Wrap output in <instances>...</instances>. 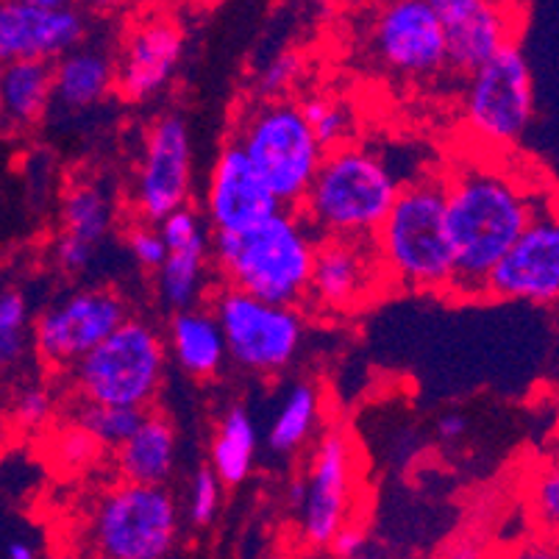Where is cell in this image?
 <instances>
[{
    "label": "cell",
    "instance_id": "obj_1",
    "mask_svg": "<svg viewBox=\"0 0 559 559\" xmlns=\"http://www.w3.org/2000/svg\"><path fill=\"white\" fill-rule=\"evenodd\" d=\"M445 195L456 257L451 296L485 298L492 271L532 226L546 195L487 165H465L445 176Z\"/></svg>",
    "mask_w": 559,
    "mask_h": 559
},
{
    "label": "cell",
    "instance_id": "obj_2",
    "mask_svg": "<svg viewBox=\"0 0 559 559\" xmlns=\"http://www.w3.org/2000/svg\"><path fill=\"white\" fill-rule=\"evenodd\" d=\"M318 234L301 212H278L246 234H215L212 251L228 287L276 307H301L312 284Z\"/></svg>",
    "mask_w": 559,
    "mask_h": 559
},
{
    "label": "cell",
    "instance_id": "obj_3",
    "mask_svg": "<svg viewBox=\"0 0 559 559\" xmlns=\"http://www.w3.org/2000/svg\"><path fill=\"white\" fill-rule=\"evenodd\" d=\"M376 251L390 284L418 293H451L456 257L445 176H424L404 185L393 212L376 234Z\"/></svg>",
    "mask_w": 559,
    "mask_h": 559
},
{
    "label": "cell",
    "instance_id": "obj_4",
    "mask_svg": "<svg viewBox=\"0 0 559 559\" xmlns=\"http://www.w3.org/2000/svg\"><path fill=\"white\" fill-rule=\"evenodd\" d=\"M401 190L404 185L388 162L376 151L348 142L329 151L298 212L318 240H376Z\"/></svg>",
    "mask_w": 559,
    "mask_h": 559
},
{
    "label": "cell",
    "instance_id": "obj_5",
    "mask_svg": "<svg viewBox=\"0 0 559 559\" xmlns=\"http://www.w3.org/2000/svg\"><path fill=\"white\" fill-rule=\"evenodd\" d=\"M284 210L298 212L329 151L314 136L298 100H262L242 111L231 136Z\"/></svg>",
    "mask_w": 559,
    "mask_h": 559
},
{
    "label": "cell",
    "instance_id": "obj_6",
    "mask_svg": "<svg viewBox=\"0 0 559 559\" xmlns=\"http://www.w3.org/2000/svg\"><path fill=\"white\" fill-rule=\"evenodd\" d=\"M179 540V504L167 487L117 481L81 526L84 559H167Z\"/></svg>",
    "mask_w": 559,
    "mask_h": 559
},
{
    "label": "cell",
    "instance_id": "obj_7",
    "mask_svg": "<svg viewBox=\"0 0 559 559\" xmlns=\"http://www.w3.org/2000/svg\"><path fill=\"white\" fill-rule=\"evenodd\" d=\"M165 362L162 334L145 320L129 318L70 370V379L84 404L148 412L165 379Z\"/></svg>",
    "mask_w": 559,
    "mask_h": 559
},
{
    "label": "cell",
    "instance_id": "obj_8",
    "mask_svg": "<svg viewBox=\"0 0 559 559\" xmlns=\"http://www.w3.org/2000/svg\"><path fill=\"white\" fill-rule=\"evenodd\" d=\"M212 312L226 334L228 359L251 373H282L301 350L304 318L296 307L259 301L223 284L212 298Z\"/></svg>",
    "mask_w": 559,
    "mask_h": 559
},
{
    "label": "cell",
    "instance_id": "obj_9",
    "mask_svg": "<svg viewBox=\"0 0 559 559\" xmlns=\"http://www.w3.org/2000/svg\"><path fill=\"white\" fill-rule=\"evenodd\" d=\"M535 115V79L521 45L498 53L467 79V131L490 148H507L523 136Z\"/></svg>",
    "mask_w": 559,
    "mask_h": 559
},
{
    "label": "cell",
    "instance_id": "obj_10",
    "mask_svg": "<svg viewBox=\"0 0 559 559\" xmlns=\"http://www.w3.org/2000/svg\"><path fill=\"white\" fill-rule=\"evenodd\" d=\"M368 48L399 79H435L449 68V43L435 0H395L376 9Z\"/></svg>",
    "mask_w": 559,
    "mask_h": 559
},
{
    "label": "cell",
    "instance_id": "obj_11",
    "mask_svg": "<svg viewBox=\"0 0 559 559\" xmlns=\"http://www.w3.org/2000/svg\"><path fill=\"white\" fill-rule=\"evenodd\" d=\"M129 320L126 301L111 289H75L43 309L34 323V345L50 368L73 370L86 354L111 337Z\"/></svg>",
    "mask_w": 559,
    "mask_h": 559
},
{
    "label": "cell",
    "instance_id": "obj_12",
    "mask_svg": "<svg viewBox=\"0 0 559 559\" xmlns=\"http://www.w3.org/2000/svg\"><path fill=\"white\" fill-rule=\"evenodd\" d=\"M192 187V145L185 117L167 111L145 134L134 179V206L142 223L159 226L185 210Z\"/></svg>",
    "mask_w": 559,
    "mask_h": 559
},
{
    "label": "cell",
    "instance_id": "obj_13",
    "mask_svg": "<svg viewBox=\"0 0 559 559\" xmlns=\"http://www.w3.org/2000/svg\"><path fill=\"white\" fill-rule=\"evenodd\" d=\"M90 20L62 0H3L0 3V56L3 62L56 64L84 48Z\"/></svg>",
    "mask_w": 559,
    "mask_h": 559
},
{
    "label": "cell",
    "instance_id": "obj_14",
    "mask_svg": "<svg viewBox=\"0 0 559 559\" xmlns=\"http://www.w3.org/2000/svg\"><path fill=\"white\" fill-rule=\"evenodd\" d=\"M487 298L526 301L535 307L559 304V210L548 195L543 198L532 226L492 271Z\"/></svg>",
    "mask_w": 559,
    "mask_h": 559
},
{
    "label": "cell",
    "instance_id": "obj_15",
    "mask_svg": "<svg viewBox=\"0 0 559 559\" xmlns=\"http://www.w3.org/2000/svg\"><path fill=\"white\" fill-rule=\"evenodd\" d=\"M203 210L215 234H246L276 217L284 206L264 185L246 151L228 140L212 165Z\"/></svg>",
    "mask_w": 559,
    "mask_h": 559
},
{
    "label": "cell",
    "instance_id": "obj_16",
    "mask_svg": "<svg viewBox=\"0 0 559 559\" xmlns=\"http://www.w3.org/2000/svg\"><path fill=\"white\" fill-rule=\"evenodd\" d=\"M388 282L376 240H320L307 304L329 314L365 307Z\"/></svg>",
    "mask_w": 559,
    "mask_h": 559
},
{
    "label": "cell",
    "instance_id": "obj_17",
    "mask_svg": "<svg viewBox=\"0 0 559 559\" xmlns=\"http://www.w3.org/2000/svg\"><path fill=\"white\" fill-rule=\"evenodd\" d=\"M354 492V451L343 431H329L314 449L307 474L301 535L312 548H329L348 526Z\"/></svg>",
    "mask_w": 559,
    "mask_h": 559
},
{
    "label": "cell",
    "instance_id": "obj_18",
    "mask_svg": "<svg viewBox=\"0 0 559 559\" xmlns=\"http://www.w3.org/2000/svg\"><path fill=\"white\" fill-rule=\"evenodd\" d=\"M440 23L449 43V68L471 75L490 64L498 53L512 48L521 17L512 7L487 3V0H435Z\"/></svg>",
    "mask_w": 559,
    "mask_h": 559
},
{
    "label": "cell",
    "instance_id": "obj_19",
    "mask_svg": "<svg viewBox=\"0 0 559 559\" xmlns=\"http://www.w3.org/2000/svg\"><path fill=\"white\" fill-rule=\"evenodd\" d=\"M185 56V32L179 20L151 14L140 20L126 37L117 59V90L126 100H151L173 81Z\"/></svg>",
    "mask_w": 559,
    "mask_h": 559
},
{
    "label": "cell",
    "instance_id": "obj_20",
    "mask_svg": "<svg viewBox=\"0 0 559 559\" xmlns=\"http://www.w3.org/2000/svg\"><path fill=\"white\" fill-rule=\"evenodd\" d=\"M176 429L159 412H148L145 424L129 443L115 451V467L120 481L145 487H167L176 471Z\"/></svg>",
    "mask_w": 559,
    "mask_h": 559
},
{
    "label": "cell",
    "instance_id": "obj_21",
    "mask_svg": "<svg viewBox=\"0 0 559 559\" xmlns=\"http://www.w3.org/2000/svg\"><path fill=\"white\" fill-rule=\"evenodd\" d=\"M170 350L176 362L195 379H210L223 368L228 357L226 334L212 309H187L170 320Z\"/></svg>",
    "mask_w": 559,
    "mask_h": 559
},
{
    "label": "cell",
    "instance_id": "obj_22",
    "mask_svg": "<svg viewBox=\"0 0 559 559\" xmlns=\"http://www.w3.org/2000/svg\"><path fill=\"white\" fill-rule=\"evenodd\" d=\"M117 86V62L100 48H79L53 64V100L70 111L93 109Z\"/></svg>",
    "mask_w": 559,
    "mask_h": 559
},
{
    "label": "cell",
    "instance_id": "obj_23",
    "mask_svg": "<svg viewBox=\"0 0 559 559\" xmlns=\"http://www.w3.org/2000/svg\"><path fill=\"white\" fill-rule=\"evenodd\" d=\"M259 435L251 412L242 404H231L223 412L210 451V467L226 487H237L251 476L257 460Z\"/></svg>",
    "mask_w": 559,
    "mask_h": 559
},
{
    "label": "cell",
    "instance_id": "obj_24",
    "mask_svg": "<svg viewBox=\"0 0 559 559\" xmlns=\"http://www.w3.org/2000/svg\"><path fill=\"white\" fill-rule=\"evenodd\" d=\"M3 115L12 126L39 123L53 100V64L48 62H9L0 75Z\"/></svg>",
    "mask_w": 559,
    "mask_h": 559
},
{
    "label": "cell",
    "instance_id": "obj_25",
    "mask_svg": "<svg viewBox=\"0 0 559 559\" xmlns=\"http://www.w3.org/2000/svg\"><path fill=\"white\" fill-rule=\"evenodd\" d=\"M320 420V390L312 381H298L284 395L267 431V449L273 454H296L312 440Z\"/></svg>",
    "mask_w": 559,
    "mask_h": 559
},
{
    "label": "cell",
    "instance_id": "obj_26",
    "mask_svg": "<svg viewBox=\"0 0 559 559\" xmlns=\"http://www.w3.org/2000/svg\"><path fill=\"white\" fill-rule=\"evenodd\" d=\"M206 257H210L206 234L170 251L165 267L159 271V296L173 312H187L198 307L203 278H206Z\"/></svg>",
    "mask_w": 559,
    "mask_h": 559
},
{
    "label": "cell",
    "instance_id": "obj_27",
    "mask_svg": "<svg viewBox=\"0 0 559 559\" xmlns=\"http://www.w3.org/2000/svg\"><path fill=\"white\" fill-rule=\"evenodd\" d=\"M111 228V201L95 181H75L62 198V234L98 248Z\"/></svg>",
    "mask_w": 559,
    "mask_h": 559
},
{
    "label": "cell",
    "instance_id": "obj_28",
    "mask_svg": "<svg viewBox=\"0 0 559 559\" xmlns=\"http://www.w3.org/2000/svg\"><path fill=\"white\" fill-rule=\"evenodd\" d=\"M298 104H301L304 117L312 126L314 136H318L323 148L334 151L348 145L350 136H354V129H357L354 109L348 106V100L329 93H312L298 100Z\"/></svg>",
    "mask_w": 559,
    "mask_h": 559
},
{
    "label": "cell",
    "instance_id": "obj_29",
    "mask_svg": "<svg viewBox=\"0 0 559 559\" xmlns=\"http://www.w3.org/2000/svg\"><path fill=\"white\" fill-rule=\"evenodd\" d=\"M148 418V412L142 409H126V406H100V404H84L75 412V426L95 437V443L100 449H120L129 443L136 435L142 424Z\"/></svg>",
    "mask_w": 559,
    "mask_h": 559
},
{
    "label": "cell",
    "instance_id": "obj_30",
    "mask_svg": "<svg viewBox=\"0 0 559 559\" xmlns=\"http://www.w3.org/2000/svg\"><path fill=\"white\" fill-rule=\"evenodd\" d=\"M528 512H532V521L540 535L559 537V440L532 471Z\"/></svg>",
    "mask_w": 559,
    "mask_h": 559
},
{
    "label": "cell",
    "instance_id": "obj_31",
    "mask_svg": "<svg viewBox=\"0 0 559 559\" xmlns=\"http://www.w3.org/2000/svg\"><path fill=\"white\" fill-rule=\"evenodd\" d=\"M28 298L23 289L9 287L0 296V359L3 365H14L25 357V345L34 340V329H28Z\"/></svg>",
    "mask_w": 559,
    "mask_h": 559
},
{
    "label": "cell",
    "instance_id": "obj_32",
    "mask_svg": "<svg viewBox=\"0 0 559 559\" xmlns=\"http://www.w3.org/2000/svg\"><path fill=\"white\" fill-rule=\"evenodd\" d=\"M53 409H56L53 393H50L45 384L34 381V384H23V388L14 393L9 418H12L14 429L23 431V435H37V431H43L45 426L50 424Z\"/></svg>",
    "mask_w": 559,
    "mask_h": 559
},
{
    "label": "cell",
    "instance_id": "obj_33",
    "mask_svg": "<svg viewBox=\"0 0 559 559\" xmlns=\"http://www.w3.org/2000/svg\"><path fill=\"white\" fill-rule=\"evenodd\" d=\"M304 68V56L298 50H282L264 64L257 75V98L262 100H287V95L293 93V86L301 81Z\"/></svg>",
    "mask_w": 559,
    "mask_h": 559
},
{
    "label": "cell",
    "instance_id": "obj_34",
    "mask_svg": "<svg viewBox=\"0 0 559 559\" xmlns=\"http://www.w3.org/2000/svg\"><path fill=\"white\" fill-rule=\"evenodd\" d=\"M221 487L223 481L210 465L198 467L190 481V498H187V518L195 526H210L221 507Z\"/></svg>",
    "mask_w": 559,
    "mask_h": 559
},
{
    "label": "cell",
    "instance_id": "obj_35",
    "mask_svg": "<svg viewBox=\"0 0 559 559\" xmlns=\"http://www.w3.org/2000/svg\"><path fill=\"white\" fill-rule=\"evenodd\" d=\"M129 248L136 262L142 267H148V271H162L167 257H170V248H167L159 226H151V223H136V226H131Z\"/></svg>",
    "mask_w": 559,
    "mask_h": 559
},
{
    "label": "cell",
    "instance_id": "obj_36",
    "mask_svg": "<svg viewBox=\"0 0 559 559\" xmlns=\"http://www.w3.org/2000/svg\"><path fill=\"white\" fill-rule=\"evenodd\" d=\"M95 257V246L79 240V237H70V234H59L53 242V259L56 264L62 267L64 273H81L90 267Z\"/></svg>",
    "mask_w": 559,
    "mask_h": 559
},
{
    "label": "cell",
    "instance_id": "obj_37",
    "mask_svg": "<svg viewBox=\"0 0 559 559\" xmlns=\"http://www.w3.org/2000/svg\"><path fill=\"white\" fill-rule=\"evenodd\" d=\"M100 445L95 443V437L86 435L81 426L73 424V429L62 437V443H59V454H62V462H73V465H81L90 456L98 454Z\"/></svg>",
    "mask_w": 559,
    "mask_h": 559
},
{
    "label": "cell",
    "instance_id": "obj_38",
    "mask_svg": "<svg viewBox=\"0 0 559 559\" xmlns=\"http://www.w3.org/2000/svg\"><path fill=\"white\" fill-rule=\"evenodd\" d=\"M501 559H559V537H548L537 532L528 540L518 543Z\"/></svg>",
    "mask_w": 559,
    "mask_h": 559
},
{
    "label": "cell",
    "instance_id": "obj_39",
    "mask_svg": "<svg viewBox=\"0 0 559 559\" xmlns=\"http://www.w3.org/2000/svg\"><path fill=\"white\" fill-rule=\"evenodd\" d=\"M365 543H368V537H365L362 528L354 526V523H348V526H345L343 532L334 537L332 546H329V551H332L337 559H359L365 551Z\"/></svg>",
    "mask_w": 559,
    "mask_h": 559
},
{
    "label": "cell",
    "instance_id": "obj_40",
    "mask_svg": "<svg viewBox=\"0 0 559 559\" xmlns=\"http://www.w3.org/2000/svg\"><path fill=\"white\" fill-rule=\"evenodd\" d=\"M440 559H487V548L476 537H456L454 543L445 546Z\"/></svg>",
    "mask_w": 559,
    "mask_h": 559
},
{
    "label": "cell",
    "instance_id": "obj_41",
    "mask_svg": "<svg viewBox=\"0 0 559 559\" xmlns=\"http://www.w3.org/2000/svg\"><path fill=\"white\" fill-rule=\"evenodd\" d=\"M467 431V418L460 412H445L443 418L437 420V435L443 437L445 443H454Z\"/></svg>",
    "mask_w": 559,
    "mask_h": 559
},
{
    "label": "cell",
    "instance_id": "obj_42",
    "mask_svg": "<svg viewBox=\"0 0 559 559\" xmlns=\"http://www.w3.org/2000/svg\"><path fill=\"white\" fill-rule=\"evenodd\" d=\"M7 557L9 559H39V554L28 540H23V537H14V540H9V546H7Z\"/></svg>",
    "mask_w": 559,
    "mask_h": 559
},
{
    "label": "cell",
    "instance_id": "obj_43",
    "mask_svg": "<svg viewBox=\"0 0 559 559\" xmlns=\"http://www.w3.org/2000/svg\"><path fill=\"white\" fill-rule=\"evenodd\" d=\"M287 501H289V507H293V510L301 512V507L307 504V479H296L293 485H289Z\"/></svg>",
    "mask_w": 559,
    "mask_h": 559
},
{
    "label": "cell",
    "instance_id": "obj_44",
    "mask_svg": "<svg viewBox=\"0 0 559 559\" xmlns=\"http://www.w3.org/2000/svg\"><path fill=\"white\" fill-rule=\"evenodd\" d=\"M264 559H284V557H278V554H273V557H264Z\"/></svg>",
    "mask_w": 559,
    "mask_h": 559
}]
</instances>
